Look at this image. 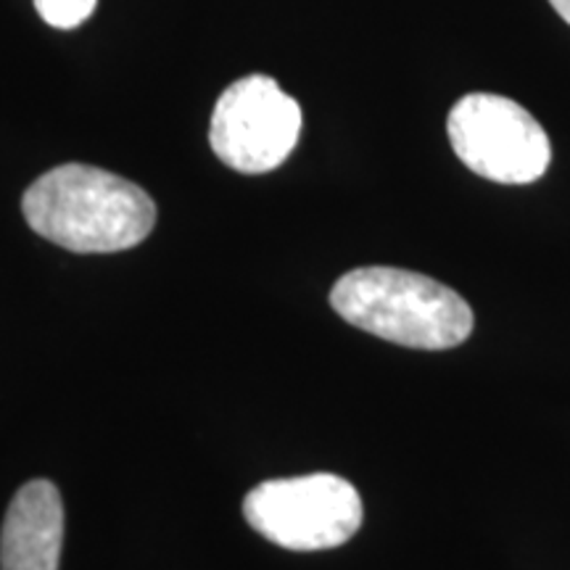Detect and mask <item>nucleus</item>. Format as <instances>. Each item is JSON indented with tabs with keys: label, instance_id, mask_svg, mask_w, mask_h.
I'll return each mask as SVG.
<instances>
[{
	"label": "nucleus",
	"instance_id": "nucleus-1",
	"mask_svg": "<svg viewBox=\"0 0 570 570\" xmlns=\"http://www.w3.org/2000/svg\"><path fill=\"white\" fill-rule=\"evenodd\" d=\"M21 214L40 238L77 254L125 252L156 225V204L140 185L88 164H61L38 177Z\"/></svg>",
	"mask_w": 570,
	"mask_h": 570
},
{
	"label": "nucleus",
	"instance_id": "nucleus-2",
	"mask_svg": "<svg viewBox=\"0 0 570 570\" xmlns=\"http://www.w3.org/2000/svg\"><path fill=\"white\" fill-rule=\"evenodd\" d=\"M331 304L348 325L407 348L441 352L465 344L473 333L465 298L410 269H352L333 285Z\"/></svg>",
	"mask_w": 570,
	"mask_h": 570
},
{
	"label": "nucleus",
	"instance_id": "nucleus-3",
	"mask_svg": "<svg viewBox=\"0 0 570 570\" xmlns=\"http://www.w3.org/2000/svg\"><path fill=\"white\" fill-rule=\"evenodd\" d=\"M244 515L256 533L291 552H320L346 544L362 525V499L333 473L277 479L254 487Z\"/></svg>",
	"mask_w": 570,
	"mask_h": 570
},
{
	"label": "nucleus",
	"instance_id": "nucleus-4",
	"mask_svg": "<svg viewBox=\"0 0 570 570\" xmlns=\"http://www.w3.org/2000/svg\"><path fill=\"white\" fill-rule=\"evenodd\" d=\"M449 142L470 173L502 185H529L547 173L552 146L531 111L494 92H470L452 106Z\"/></svg>",
	"mask_w": 570,
	"mask_h": 570
},
{
	"label": "nucleus",
	"instance_id": "nucleus-5",
	"mask_svg": "<svg viewBox=\"0 0 570 570\" xmlns=\"http://www.w3.org/2000/svg\"><path fill=\"white\" fill-rule=\"evenodd\" d=\"M298 135L302 106L267 75L233 82L212 111V151L240 175L273 173L294 151Z\"/></svg>",
	"mask_w": 570,
	"mask_h": 570
},
{
	"label": "nucleus",
	"instance_id": "nucleus-6",
	"mask_svg": "<svg viewBox=\"0 0 570 570\" xmlns=\"http://www.w3.org/2000/svg\"><path fill=\"white\" fill-rule=\"evenodd\" d=\"M63 504L51 481L17 491L0 531V570H59Z\"/></svg>",
	"mask_w": 570,
	"mask_h": 570
},
{
	"label": "nucleus",
	"instance_id": "nucleus-7",
	"mask_svg": "<svg viewBox=\"0 0 570 570\" xmlns=\"http://www.w3.org/2000/svg\"><path fill=\"white\" fill-rule=\"evenodd\" d=\"M98 0H35V9L56 30H75L96 11Z\"/></svg>",
	"mask_w": 570,
	"mask_h": 570
},
{
	"label": "nucleus",
	"instance_id": "nucleus-8",
	"mask_svg": "<svg viewBox=\"0 0 570 570\" xmlns=\"http://www.w3.org/2000/svg\"><path fill=\"white\" fill-rule=\"evenodd\" d=\"M550 3H552V9L558 11L560 17L570 24V0H550Z\"/></svg>",
	"mask_w": 570,
	"mask_h": 570
}]
</instances>
